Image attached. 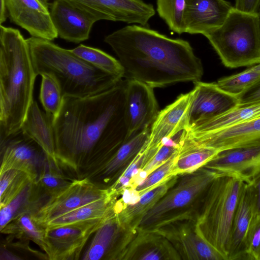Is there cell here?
Returning <instances> with one entry per match:
<instances>
[{
    "label": "cell",
    "instance_id": "obj_1",
    "mask_svg": "<svg viewBox=\"0 0 260 260\" xmlns=\"http://www.w3.org/2000/svg\"><path fill=\"white\" fill-rule=\"evenodd\" d=\"M58 161H105L128 140L125 80L99 93L64 96L54 118Z\"/></svg>",
    "mask_w": 260,
    "mask_h": 260
},
{
    "label": "cell",
    "instance_id": "obj_2",
    "mask_svg": "<svg viewBox=\"0 0 260 260\" xmlns=\"http://www.w3.org/2000/svg\"><path fill=\"white\" fill-rule=\"evenodd\" d=\"M104 42L118 58L126 80L152 88L201 81L203 67L190 43L147 27L131 24L106 36Z\"/></svg>",
    "mask_w": 260,
    "mask_h": 260
},
{
    "label": "cell",
    "instance_id": "obj_3",
    "mask_svg": "<svg viewBox=\"0 0 260 260\" xmlns=\"http://www.w3.org/2000/svg\"><path fill=\"white\" fill-rule=\"evenodd\" d=\"M37 76L27 40L18 29L1 25L0 141L21 129Z\"/></svg>",
    "mask_w": 260,
    "mask_h": 260
},
{
    "label": "cell",
    "instance_id": "obj_4",
    "mask_svg": "<svg viewBox=\"0 0 260 260\" xmlns=\"http://www.w3.org/2000/svg\"><path fill=\"white\" fill-rule=\"evenodd\" d=\"M26 40L36 74H48L54 78L63 97L94 95L122 79L95 68L51 41L34 37Z\"/></svg>",
    "mask_w": 260,
    "mask_h": 260
},
{
    "label": "cell",
    "instance_id": "obj_5",
    "mask_svg": "<svg viewBox=\"0 0 260 260\" xmlns=\"http://www.w3.org/2000/svg\"><path fill=\"white\" fill-rule=\"evenodd\" d=\"M244 182L219 175L201 199L195 212L197 233L228 260L232 221Z\"/></svg>",
    "mask_w": 260,
    "mask_h": 260
},
{
    "label": "cell",
    "instance_id": "obj_6",
    "mask_svg": "<svg viewBox=\"0 0 260 260\" xmlns=\"http://www.w3.org/2000/svg\"><path fill=\"white\" fill-rule=\"evenodd\" d=\"M204 36L228 68L260 63L258 13L244 12L234 7L221 25Z\"/></svg>",
    "mask_w": 260,
    "mask_h": 260
},
{
    "label": "cell",
    "instance_id": "obj_7",
    "mask_svg": "<svg viewBox=\"0 0 260 260\" xmlns=\"http://www.w3.org/2000/svg\"><path fill=\"white\" fill-rule=\"evenodd\" d=\"M219 174L202 167L197 170L181 175L159 201L144 215L139 226L148 228L171 216L173 212L201 201Z\"/></svg>",
    "mask_w": 260,
    "mask_h": 260
},
{
    "label": "cell",
    "instance_id": "obj_8",
    "mask_svg": "<svg viewBox=\"0 0 260 260\" xmlns=\"http://www.w3.org/2000/svg\"><path fill=\"white\" fill-rule=\"evenodd\" d=\"M147 229H151L167 239L181 259L225 260L197 233L193 210H188L165 218Z\"/></svg>",
    "mask_w": 260,
    "mask_h": 260
},
{
    "label": "cell",
    "instance_id": "obj_9",
    "mask_svg": "<svg viewBox=\"0 0 260 260\" xmlns=\"http://www.w3.org/2000/svg\"><path fill=\"white\" fill-rule=\"evenodd\" d=\"M0 142V174L11 170L20 171L36 185L43 166L49 159L42 148L21 129Z\"/></svg>",
    "mask_w": 260,
    "mask_h": 260
},
{
    "label": "cell",
    "instance_id": "obj_10",
    "mask_svg": "<svg viewBox=\"0 0 260 260\" xmlns=\"http://www.w3.org/2000/svg\"><path fill=\"white\" fill-rule=\"evenodd\" d=\"M109 194L108 188L99 187L89 179L73 180L67 187L49 197L35 213V220L41 225Z\"/></svg>",
    "mask_w": 260,
    "mask_h": 260
},
{
    "label": "cell",
    "instance_id": "obj_11",
    "mask_svg": "<svg viewBox=\"0 0 260 260\" xmlns=\"http://www.w3.org/2000/svg\"><path fill=\"white\" fill-rule=\"evenodd\" d=\"M113 213L104 218L45 228L48 258L50 260L78 259L89 237Z\"/></svg>",
    "mask_w": 260,
    "mask_h": 260
},
{
    "label": "cell",
    "instance_id": "obj_12",
    "mask_svg": "<svg viewBox=\"0 0 260 260\" xmlns=\"http://www.w3.org/2000/svg\"><path fill=\"white\" fill-rule=\"evenodd\" d=\"M98 21L123 22L145 26L155 15L151 4L142 0H64Z\"/></svg>",
    "mask_w": 260,
    "mask_h": 260
},
{
    "label": "cell",
    "instance_id": "obj_13",
    "mask_svg": "<svg viewBox=\"0 0 260 260\" xmlns=\"http://www.w3.org/2000/svg\"><path fill=\"white\" fill-rule=\"evenodd\" d=\"M182 140L213 148L226 149L260 145V116L209 133L188 134L183 130Z\"/></svg>",
    "mask_w": 260,
    "mask_h": 260
},
{
    "label": "cell",
    "instance_id": "obj_14",
    "mask_svg": "<svg viewBox=\"0 0 260 260\" xmlns=\"http://www.w3.org/2000/svg\"><path fill=\"white\" fill-rule=\"evenodd\" d=\"M194 93L193 88L189 92L180 94L159 112L150 128L145 148L146 162L154 155L163 143L187 128L188 112Z\"/></svg>",
    "mask_w": 260,
    "mask_h": 260
},
{
    "label": "cell",
    "instance_id": "obj_15",
    "mask_svg": "<svg viewBox=\"0 0 260 260\" xmlns=\"http://www.w3.org/2000/svg\"><path fill=\"white\" fill-rule=\"evenodd\" d=\"M136 229L123 225L115 212L94 233L82 259L122 260Z\"/></svg>",
    "mask_w": 260,
    "mask_h": 260
},
{
    "label": "cell",
    "instance_id": "obj_16",
    "mask_svg": "<svg viewBox=\"0 0 260 260\" xmlns=\"http://www.w3.org/2000/svg\"><path fill=\"white\" fill-rule=\"evenodd\" d=\"M125 80V115L128 139L151 126L159 111L153 88L135 80Z\"/></svg>",
    "mask_w": 260,
    "mask_h": 260
},
{
    "label": "cell",
    "instance_id": "obj_17",
    "mask_svg": "<svg viewBox=\"0 0 260 260\" xmlns=\"http://www.w3.org/2000/svg\"><path fill=\"white\" fill-rule=\"evenodd\" d=\"M11 21L31 37L53 41L58 36L52 21L48 0H5Z\"/></svg>",
    "mask_w": 260,
    "mask_h": 260
},
{
    "label": "cell",
    "instance_id": "obj_18",
    "mask_svg": "<svg viewBox=\"0 0 260 260\" xmlns=\"http://www.w3.org/2000/svg\"><path fill=\"white\" fill-rule=\"evenodd\" d=\"M193 83L195 93L188 112L187 128L220 116L239 104L237 96L224 91L216 83L199 81Z\"/></svg>",
    "mask_w": 260,
    "mask_h": 260
},
{
    "label": "cell",
    "instance_id": "obj_19",
    "mask_svg": "<svg viewBox=\"0 0 260 260\" xmlns=\"http://www.w3.org/2000/svg\"><path fill=\"white\" fill-rule=\"evenodd\" d=\"M203 167L249 183L260 173V145L221 151Z\"/></svg>",
    "mask_w": 260,
    "mask_h": 260
},
{
    "label": "cell",
    "instance_id": "obj_20",
    "mask_svg": "<svg viewBox=\"0 0 260 260\" xmlns=\"http://www.w3.org/2000/svg\"><path fill=\"white\" fill-rule=\"evenodd\" d=\"M233 7L225 0H186L183 33L204 35L217 28Z\"/></svg>",
    "mask_w": 260,
    "mask_h": 260
},
{
    "label": "cell",
    "instance_id": "obj_21",
    "mask_svg": "<svg viewBox=\"0 0 260 260\" xmlns=\"http://www.w3.org/2000/svg\"><path fill=\"white\" fill-rule=\"evenodd\" d=\"M50 13L58 37L74 43L88 39L93 25L98 21L94 16L64 0L50 3Z\"/></svg>",
    "mask_w": 260,
    "mask_h": 260
},
{
    "label": "cell",
    "instance_id": "obj_22",
    "mask_svg": "<svg viewBox=\"0 0 260 260\" xmlns=\"http://www.w3.org/2000/svg\"><path fill=\"white\" fill-rule=\"evenodd\" d=\"M254 215V193L250 185L244 182L232 221L228 260L249 259L246 239Z\"/></svg>",
    "mask_w": 260,
    "mask_h": 260
},
{
    "label": "cell",
    "instance_id": "obj_23",
    "mask_svg": "<svg viewBox=\"0 0 260 260\" xmlns=\"http://www.w3.org/2000/svg\"><path fill=\"white\" fill-rule=\"evenodd\" d=\"M177 250L164 236L151 229L138 226L122 260H179Z\"/></svg>",
    "mask_w": 260,
    "mask_h": 260
},
{
    "label": "cell",
    "instance_id": "obj_24",
    "mask_svg": "<svg viewBox=\"0 0 260 260\" xmlns=\"http://www.w3.org/2000/svg\"><path fill=\"white\" fill-rule=\"evenodd\" d=\"M21 129L38 143L49 159L57 166L59 161L56 154L53 116L41 110L37 102L34 100L29 107Z\"/></svg>",
    "mask_w": 260,
    "mask_h": 260
},
{
    "label": "cell",
    "instance_id": "obj_25",
    "mask_svg": "<svg viewBox=\"0 0 260 260\" xmlns=\"http://www.w3.org/2000/svg\"><path fill=\"white\" fill-rule=\"evenodd\" d=\"M178 176L171 177L142 194L132 204L122 205L117 200L114 211L121 223L126 228L136 229L144 216L177 182Z\"/></svg>",
    "mask_w": 260,
    "mask_h": 260
},
{
    "label": "cell",
    "instance_id": "obj_26",
    "mask_svg": "<svg viewBox=\"0 0 260 260\" xmlns=\"http://www.w3.org/2000/svg\"><path fill=\"white\" fill-rule=\"evenodd\" d=\"M116 198L110 193L41 224L44 228L62 226L78 222L101 219L114 212Z\"/></svg>",
    "mask_w": 260,
    "mask_h": 260
},
{
    "label": "cell",
    "instance_id": "obj_27",
    "mask_svg": "<svg viewBox=\"0 0 260 260\" xmlns=\"http://www.w3.org/2000/svg\"><path fill=\"white\" fill-rule=\"evenodd\" d=\"M35 202L28 208L13 218L2 230V233L15 236L22 240H31L37 244L46 254L48 247L46 242V230L38 223L34 215L40 207Z\"/></svg>",
    "mask_w": 260,
    "mask_h": 260
},
{
    "label": "cell",
    "instance_id": "obj_28",
    "mask_svg": "<svg viewBox=\"0 0 260 260\" xmlns=\"http://www.w3.org/2000/svg\"><path fill=\"white\" fill-rule=\"evenodd\" d=\"M260 116V100L239 103L227 112L184 131L188 134H203L216 131Z\"/></svg>",
    "mask_w": 260,
    "mask_h": 260
},
{
    "label": "cell",
    "instance_id": "obj_29",
    "mask_svg": "<svg viewBox=\"0 0 260 260\" xmlns=\"http://www.w3.org/2000/svg\"><path fill=\"white\" fill-rule=\"evenodd\" d=\"M150 128L140 132L126 141L104 163L101 174L105 178L120 174L128 166L140 152L147 145Z\"/></svg>",
    "mask_w": 260,
    "mask_h": 260
},
{
    "label": "cell",
    "instance_id": "obj_30",
    "mask_svg": "<svg viewBox=\"0 0 260 260\" xmlns=\"http://www.w3.org/2000/svg\"><path fill=\"white\" fill-rule=\"evenodd\" d=\"M179 144V149L172 170L174 176L190 173L197 170L219 152L213 148L199 146L181 140L180 137Z\"/></svg>",
    "mask_w": 260,
    "mask_h": 260
},
{
    "label": "cell",
    "instance_id": "obj_31",
    "mask_svg": "<svg viewBox=\"0 0 260 260\" xmlns=\"http://www.w3.org/2000/svg\"><path fill=\"white\" fill-rule=\"evenodd\" d=\"M71 51L95 68L121 79L123 78L124 70L118 59L104 51L83 44Z\"/></svg>",
    "mask_w": 260,
    "mask_h": 260
},
{
    "label": "cell",
    "instance_id": "obj_32",
    "mask_svg": "<svg viewBox=\"0 0 260 260\" xmlns=\"http://www.w3.org/2000/svg\"><path fill=\"white\" fill-rule=\"evenodd\" d=\"M186 0H156V11L170 30L183 33V19Z\"/></svg>",
    "mask_w": 260,
    "mask_h": 260
},
{
    "label": "cell",
    "instance_id": "obj_33",
    "mask_svg": "<svg viewBox=\"0 0 260 260\" xmlns=\"http://www.w3.org/2000/svg\"><path fill=\"white\" fill-rule=\"evenodd\" d=\"M39 98L45 111L55 118L61 109L63 95L56 80L49 75H41Z\"/></svg>",
    "mask_w": 260,
    "mask_h": 260
},
{
    "label": "cell",
    "instance_id": "obj_34",
    "mask_svg": "<svg viewBox=\"0 0 260 260\" xmlns=\"http://www.w3.org/2000/svg\"><path fill=\"white\" fill-rule=\"evenodd\" d=\"M52 161L48 159L44 165L36 185L40 187L49 197L69 185L73 180L64 176Z\"/></svg>",
    "mask_w": 260,
    "mask_h": 260
},
{
    "label": "cell",
    "instance_id": "obj_35",
    "mask_svg": "<svg viewBox=\"0 0 260 260\" xmlns=\"http://www.w3.org/2000/svg\"><path fill=\"white\" fill-rule=\"evenodd\" d=\"M180 133L162 143L154 155L143 166L135 176L136 180L141 183L149 173L164 164L179 149V139Z\"/></svg>",
    "mask_w": 260,
    "mask_h": 260
},
{
    "label": "cell",
    "instance_id": "obj_36",
    "mask_svg": "<svg viewBox=\"0 0 260 260\" xmlns=\"http://www.w3.org/2000/svg\"><path fill=\"white\" fill-rule=\"evenodd\" d=\"M29 183L16 197L5 206L0 208V231L2 230L13 218L28 208L35 202L31 200L33 186Z\"/></svg>",
    "mask_w": 260,
    "mask_h": 260
},
{
    "label": "cell",
    "instance_id": "obj_37",
    "mask_svg": "<svg viewBox=\"0 0 260 260\" xmlns=\"http://www.w3.org/2000/svg\"><path fill=\"white\" fill-rule=\"evenodd\" d=\"M259 78V72L247 68L241 73L222 78L216 83L224 91L238 96Z\"/></svg>",
    "mask_w": 260,
    "mask_h": 260
},
{
    "label": "cell",
    "instance_id": "obj_38",
    "mask_svg": "<svg viewBox=\"0 0 260 260\" xmlns=\"http://www.w3.org/2000/svg\"><path fill=\"white\" fill-rule=\"evenodd\" d=\"M177 153L149 173L134 190H132L136 199H139L145 192L174 176L172 175V170Z\"/></svg>",
    "mask_w": 260,
    "mask_h": 260
},
{
    "label": "cell",
    "instance_id": "obj_39",
    "mask_svg": "<svg viewBox=\"0 0 260 260\" xmlns=\"http://www.w3.org/2000/svg\"><path fill=\"white\" fill-rule=\"evenodd\" d=\"M246 252L249 259L260 260V217L254 215L246 239Z\"/></svg>",
    "mask_w": 260,
    "mask_h": 260
},
{
    "label": "cell",
    "instance_id": "obj_40",
    "mask_svg": "<svg viewBox=\"0 0 260 260\" xmlns=\"http://www.w3.org/2000/svg\"><path fill=\"white\" fill-rule=\"evenodd\" d=\"M30 182L32 183L28 176L20 171L0 195V208L8 204Z\"/></svg>",
    "mask_w": 260,
    "mask_h": 260
},
{
    "label": "cell",
    "instance_id": "obj_41",
    "mask_svg": "<svg viewBox=\"0 0 260 260\" xmlns=\"http://www.w3.org/2000/svg\"><path fill=\"white\" fill-rule=\"evenodd\" d=\"M239 103L260 100V78L242 93L237 96Z\"/></svg>",
    "mask_w": 260,
    "mask_h": 260
},
{
    "label": "cell",
    "instance_id": "obj_42",
    "mask_svg": "<svg viewBox=\"0 0 260 260\" xmlns=\"http://www.w3.org/2000/svg\"><path fill=\"white\" fill-rule=\"evenodd\" d=\"M260 0H235V7L241 11L256 13H258Z\"/></svg>",
    "mask_w": 260,
    "mask_h": 260
},
{
    "label": "cell",
    "instance_id": "obj_43",
    "mask_svg": "<svg viewBox=\"0 0 260 260\" xmlns=\"http://www.w3.org/2000/svg\"><path fill=\"white\" fill-rule=\"evenodd\" d=\"M254 196L255 215L260 217V173L257 174L249 183Z\"/></svg>",
    "mask_w": 260,
    "mask_h": 260
},
{
    "label": "cell",
    "instance_id": "obj_44",
    "mask_svg": "<svg viewBox=\"0 0 260 260\" xmlns=\"http://www.w3.org/2000/svg\"><path fill=\"white\" fill-rule=\"evenodd\" d=\"M0 24L2 25L8 17V10L5 0H1Z\"/></svg>",
    "mask_w": 260,
    "mask_h": 260
},
{
    "label": "cell",
    "instance_id": "obj_45",
    "mask_svg": "<svg viewBox=\"0 0 260 260\" xmlns=\"http://www.w3.org/2000/svg\"><path fill=\"white\" fill-rule=\"evenodd\" d=\"M1 259L3 260H17L22 259L21 258L17 256L13 253L9 252L6 250H1Z\"/></svg>",
    "mask_w": 260,
    "mask_h": 260
},
{
    "label": "cell",
    "instance_id": "obj_46",
    "mask_svg": "<svg viewBox=\"0 0 260 260\" xmlns=\"http://www.w3.org/2000/svg\"><path fill=\"white\" fill-rule=\"evenodd\" d=\"M249 69L260 73V63L248 68Z\"/></svg>",
    "mask_w": 260,
    "mask_h": 260
},
{
    "label": "cell",
    "instance_id": "obj_47",
    "mask_svg": "<svg viewBox=\"0 0 260 260\" xmlns=\"http://www.w3.org/2000/svg\"><path fill=\"white\" fill-rule=\"evenodd\" d=\"M258 15H259V18H260V6L259 7V9H258Z\"/></svg>",
    "mask_w": 260,
    "mask_h": 260
}]
</instances>
